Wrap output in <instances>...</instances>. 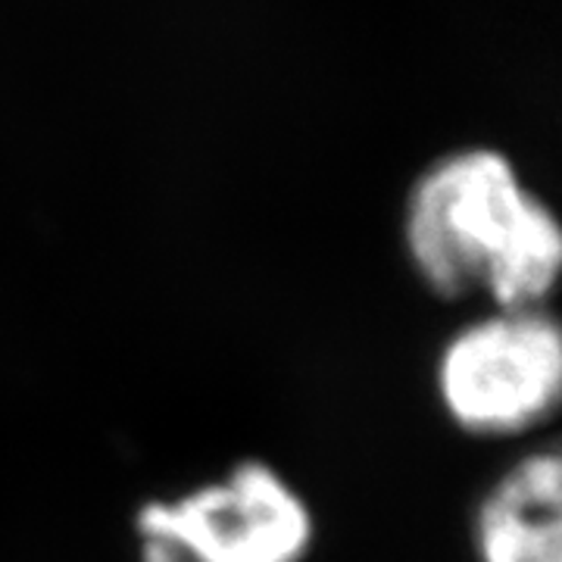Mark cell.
Segmentation results:
<instances>
[{"instance_id": "obj_1", "label": "cell", "mask_w": 562, "mask_h": 562, "mask_svg": "<svg viewBox=\"0 0 562 562\" xmlns=\"http://www.w3.org/2000/svg\"><path fill=\"white\" fill-rule=\"evenodd\" d=\"M401 244L413 279L441 303L547 306L562 279L557 210L494 147H460L422 169Z\"/></svg>"}, {"instance_id": "obj_2", "label": "cell", "mask_w": 562, "mask_h": 562, "mask_svg": "<svg viewBox=\"0 0 562 562\" xmlns=\"http://www.w3.org/2000/svg\"><path fill=\"white\" fill-rule=\"evenodd\" d=\"M441 416L472 441H528L562 403V325L553 306H484L438 347Z\"/></svg>"}, {"instance_id": "obj_3", "label": "cell", "mask_w": 562, "mask_h": 562, "mask_svg": "<svg viewBox=\"0 0 562 562\" xmlns=\"http://www.w3.org/2000/svg\"><path fill=\"white\" fill-rule=\"evenodd\" d=\"M319 538L313 503L260 457L135 506L138 562H306Z\"/></svg>"}, {"instance_id": "obj_4", "label": "cell", "mask_w": 562, "mask_h": 562, "mask_svg": "<svg viewBox=\"0 0 562 562\" xmlns=\"http://www.w3.org/2000/svg\"><path fill=\"white\" fill-rule=\"evenodd\" d=\"M475 562H562V457L557 443L516 453L469 516Z\"/></svg>"}]
</instances>
